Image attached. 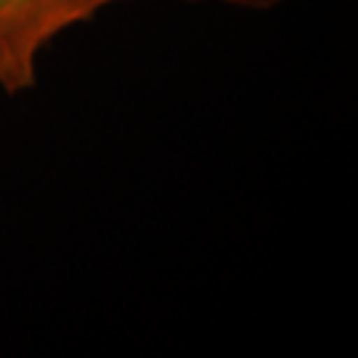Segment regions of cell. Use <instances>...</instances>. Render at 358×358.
<instances>
[{
	"label": "cell",
	"instance_id": "obj_1",
	"mask_svg": "<svg viewBox=\"0 0 358 358\" xmlns=\"http://www.w3.org/2000/svg\"><path fill=\"white\" fill-rule=\"evenodd\" d=\"M109 0H0V88L8 96L38 83L43 48L62 32L93 19Z\"/></svg>",
	"mask_w": 358,
	"mask_h": 358
},
{
	"label": "cell",
	"instance_id": "obj_2",
	"mask_svg": "<svg viewBox=\"0 0 358 358\" xmlns=\"http://www.w3.org/2000/svg\"><path fill=\"white\" fill-rule=\"evenodd\" d=\"M109 3H117V0H109ZM217 3H229V6H236V8H255V11H266V8H273L284 0H217Z\"/></svg>",
	"mask_w": 358,
	"mask_h": 358
}]
</instances>
